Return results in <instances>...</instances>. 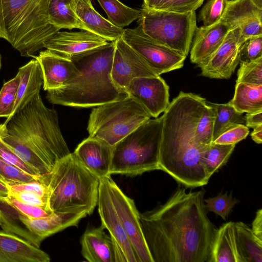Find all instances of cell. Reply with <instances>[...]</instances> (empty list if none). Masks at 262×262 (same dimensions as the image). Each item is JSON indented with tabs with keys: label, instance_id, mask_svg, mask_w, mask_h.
Here are the masks:
<instances>
[{
	"label": "cell",
	"instance_id": "cell-1",
	"mask_svg": "<svg viewBox=\"0 0 262 262\" xmlns=\"http://www.w3.org/2000/svg\"><path fill=\"white\" fill-rule=\"evenodd\" d=\"M205 193L179 187L164 203L140 213L154 262H210L217 228L207 216Z\"/></svg>",
	"mask_w": 262,
	"mask_h": 262
},
{
	"label": "cell",
	"instance_id": "cell-2",
	"mask_svg": "<svg viewBox=\"0 0 262 262\" xmlns=\"http://www.w3.org/2000/svg\"><path fill=\"white\" fill-rule=\"evenodd\" d=\"M206 103L199 95L180 92L163 115L160 170L186 187L203 186L210 179L204 164L210 147L196 138V125Z\"/></svg>",
	"mask_w": 262,
	"mask_h": 262
},
{
	"label": "cell",
	"instance_id": "cell-3",
	"mask_svg": "<svg viewBox=\"0 0 262 262\" xmlns=\"http://www.w3.org/2000/svg\"><path fill=\"white\" fill-rule=\"evenodd\" d=\"M0 135L23 162L42 177L70 153L57 112L45 106L39 93L7 122L0 124Z\"/></svg>",
	"mask_w": 262,
	"mask_h": 262
},
{
	"label": "cell",
	"instance_id": "cell-4",
	"mask_svg": "<svg viewBox=\"0 0 262 262\" xmlns=\"http://www.w3.org/2000/svg\"><path fill=\"white\" fill-rule=\"evenodd\" d=\"M115 41L73 55L77 69L75 76L61 86L47 91V98L55 104L90 107L121 100L127 93L118 88L111 76Z\"/></svg>",
	"mask_w": 262,
	"mask_h": 262
},
{
	"label": "cell",
	"instance_id": "cell-5",
	"mask_svg": "<svg viewBox=\"0 0 262 262\" xmlns=\"http://www.w3.org/2000/svg\"><path fill=\"white\" fill-rule=\"evenodd\" d=\"M49 0H0V38L32 57L59 29L48 19Z\"/></svg>",
	"mask_w": 262,
	"mask_h": 262
},
{
	"label": "cell",
	"instance_id": "cell-6",
	"mask_svg": "<svg viewBox=\"0 0 262 262\" xmlns=\"http://www.w3.org/2000/svg\"><path fill=\"white\" fill-rule=\"evenodd\" d=\"M41 181L48 189V208L51 213L85 209L90 215L97 205L99 179L73 152L58 161Z\"/></svg>",
	"mask_w": 262,
	"mask_h": 262
},
{
	"label": "cell",
	"instance_id": "cell-7",
	"mask_svg": "<svg viewBox=\"0 0 262 262\" xmlns=\"http://www.w3.org/2000/svg\"><path fill=\"white\" fill-rule=\"evenodd\" d=\"M163 116L149 119L113 147L110 173L129 176L160 170Z\"/></svg>",
	"mask_w": 262,
	"mask_h": 262
},
{
	"label": "cell",
	"instance_id": "cell-8",
	"mask_svg": "<svg viewBox=\"0 0 262 262\" xmlns=\"http://www.w3.org/2000/svg\"><path fill=\"white\" fill-rule=\"evenodd\" d=\"M151 117L137 101L128 96L94 108L87 129L90 137L113 147Z\"/></svg>",
	"mask_w": 262,
	"mask_h": 262
},
{
	"label": "cell",
	"instance_id": "cell-9",
	"mask_svg": "<svg viewBox=\"0 0 262 262\" xmlns=\"http://www.w3.org/2000/svg\"><path fill=\"white\" fill-rule=\"evenodd\" d=\"M138 23L158 43L187 56L197 27L195 11L177 13L142 7Z\"/></svg>",
	"mask_w": 262,
	"mask_h": 262
},
{
	"label": "cell",
	"instance_id": "cell-10",
	"mask_svg": "<svg viewBox=\"0 0 262 262\" xmlns=\"http://www.w3.org/2000/svg\"><path fill=\"white\" fill-rule=\"evenodd\" d=\"M103 178L115 210L138 262H154L142 229L140 213L134 200L122 192L111 176Z\"/></svg>",
	"mask_w": 262,
	"mask_h": 262
},
{
	"label": "cell",
	"instance_id": "cell-11",
	"mask_svg": "<svg viewBox=\"0 0 262 262\" xmlns=\"http://www.w3.org/2000/svg\"><path fill=\"white\" fill-rule=\"evenodd\" d=\"M134 29H125L123 40L158 75L181 68L186 56L153 40L143 31L140 24Z\"/></svg>",
	"mask_w": 262,
	"mask_h": 262
},
{
	"label": "cell",
	"instance_id": "cell-12",
	"mask_svg": "<svg viewBox=\"0 0 262 262\" xmlns=\"http://www.w3.org/2000/svg\"><path fill=\"white\" fill-rule=\"evenodd\" d=\"M97 205L101 226L108 231L113 242L115 262H138L115 210L103 178L99 179Z\"/></svg>",
	"mask_w": 262,
	"mask_h": 262
},
{
	"label": "cell",
	"instance_id": "cell-13",
	"mask_svg": "<svg viewBox=\"0 0 262 262\" xmlns=\"http://www.w3.org/2000/svg\"><path fill=\"white\" fill-rule=\"evenodd\" d=\"M247 38L238 28L230 30L214 54L200 67L201 75L214 79H229L239 63L243 45Z\"/></svg>",
	"mask_w": 262,
	"mask_h": 262
},
{
	"label": "cell",
	"instance_id": "cell-14",
	"mask_svg": "<svg viewBox=\"0 0 262 262\" xmlns=\"http://www.w3.org/2000/svg\"><path fill=\"white\" fill-rule=\"evenodd\" d=\"M159 76L122 37L115 40L111 76L118 88L125 91L134 78Z\"/></svg>",
	"mask_w": 262,
	"mask_h": 262
},
{
	"label": "cell",
	"instance_id": "cell-15",
	"mask_svg": "<svg viewBox=\"0 0 262 262\" xmlns=\"http://www.w3.org/2000/svg\"><path fill=\"white\" fill-rule=\"evenodd\" d=\"M125 91L152 117L157 118L164 113L170 103L169 86L160 76L134 78Z\"/></svg>",
	"mask_w": 262,
	"mask_h": 262
},
{
	"label": "cell",
	"instance_id": "cell-16",
	"mask_svg": "<svg viewBox=\"0 0 262 262\" xmlns=\"http://www.w3.org/2000/svg\"><path fill=\"white\" fill-rule=\"evenodd\" d=\"M221 20L231 30L238 28L246 38L262 35V10L250 0H228Z\"/></svg>",
	"mask_w": 262,
	"mask_h": 262
},
{
	"label": "cell",
	"instance_id": "cell-17",
	"mask_svg": "<svg viewBox=\"0 0 262 262\" xmlns=\"http://www.w3.org/2000/svg\"><path fill=\"white\" fill-rule=\"evenodd\" d=\"M107 42L105 39L87 30L59 31L45 42L44 48L71 58L74 55L102 46Z\"/></svg>",
	"mask_w": 262,
	"mask_h": 262
},
{
	"label": "cell",
	"instance_id": "cell-18",
	"mask_svg": "<svg viewBox=\"0 0 262 262\" xmlns=\"http://www.w3.org/2000/svg\"><path fill=\"white\" fill-rule=\"evenodd\" d=\"M229 26L220 20L211 26L196 27L190 51V61L199 68L204 65L222 43L230 30Z\"/></svg>",
	"mask_w": 262,
	"mask_h": 262
},
{
	"label": "cell",
	"instance_id": "cell-19",
	"mask_svg": "<svg viewBox=\"0 0 262 262\" xmlns=\"http://www.w3.org/2000/svg\"><path fill=\"white\" fill-rule=\"evenodd\" d=\"M112 151L113 147L105 142L89 137L73 153L82 165L100 179L111 176Z\"/></svg>",
	"mask_w": 262,
	"mask_h": 262
},
{
	"label": "cell",
	"instance_id": "cell-20",
	"mask_svg": "<svg viewBox=\"0 0 262 262\" xmlns=\"http://www.w3.org/2000/svg\"><path fill=\"white\" fill-rule=\"evenodd\" d=\"M33 58L37 59L40 64L45 91L61 86L77 72V69L71 58L62 56L47 49Z\"/></svg>",
	"mask_w": 262,
	"mask_h": 262
},
{
	"label": "cell",
	"instance_id": "cell-21",
	"mask_svg": "<svg viewBox=\"0 0 262 262\" xmlns=\"http://www.w3.org/2000/svg\"><path fill=\"white\" fill-rule=\"evenodd\" d=\"M88 215L85 209L53 212L41 218L29 217L20 213V219L28 230L43 240L68 227L77 226L79 221Z\"/></svg>",
	"mask_w": 262,
	"mask_h": 262
},
{
	"label": "cell",
	"instance_id": "cell-22",
	"mask_svg": "<svg viewBox=\"0 0 262 262\" xmlns=\"http://www.w3.org/2000/svg\"><path fill=\"white\" fill-rule=\"evenodd\" d=\"M49 255L27 240L0 230V262H49Z\"/></svg>",
	"mask_w": 262,
	"mask_h": 262
},
{
	"label": "cell",
	"instance_id": "cell-23",
	"mask_svg": "<svg viewBox=\"0 0 262 262\" xmlns=\"http://www.w3.org/2000/svg\"><path fill=\"white\" fill-rule=\"evenodd\" d=\"M74 9L88 31L110 41H114L122 37L124 29L114 26L99 14L91 0H74Z\"/></svg>",
	"mask_w": 262,
	"mask_h": 262
},
{
	"label": "cell",
	"instance_id": "cell-24",
	"mask_svg": "<svg viewBox=\"0 0 262 262\" xmlns=\"http://www.w3.org/2000/svg\"><path fill=\"white\" fill-rule=\"evenodd\" d=\"M102 226L86 229L80 243L81 254L89 262H115L114 250L110 236Z\"/></svg>",
	"mask_w": 262,
	"mask_h": 262
},
{
	"label": "cell",
	"instance_id": "cell-25",
	"mask_svg": "<svg viewBox=\"0 0 262 262\" xmlns=\"http://www.w3.org/2000/svg\"><path fill=\"white\" fill-rule=\"evenodd\" d=\"M20 81L14 106L7 122L15 113L21 110L32 98L38 93L43 85V79L40 64L34 58L19 68Z\"/></svg>",
	"mask_w": 262,
	"mask_h": 262
},
{
	"label": "cell",
	"instance_id": "cell-26",
	"mask_svg": "<svg viewBox=\"0 0 262 262\" xmlns=\"http://www.w3.org/2000/svg\"><path fill=\"white\" fill-rule=\"evenodd\" d=\"M210 262H243L237 248L235 222L226 223L217 229Z\"/></svg>",
	"mask_w": 262,
	"mask_h": 262
},
{
	"label": "cell",
	"instance_id": "cell-27",
	"mask_svg": "<svg viewBox=\"0 0 262 262\" xmlns=\"http://www.w3.org/2000/svg\"><path fill=\"white\" fill-rule=\"evenodd\" d=\"M74 3V0H49V23L59 30L76 28L88 31L75 12Z\"/></svg>",
	"mask_w": 262,
	"mask_h": 262
},
{
	"label": "cell",
	"instance_id": "cell-28",
	"mask_svg": "<svg viewBox=\"0 0 262 262\" xmlns=\"http://www.w3.org/2000/svg\"><path fill=\"white\" fill-rule=\"evenodd\" d=\"M20 214V212L0 197L1 227L3 230L16 235L39 248L43 239L27 229L21 221Z\"/></svg>",
	"mask_w": 262,
	"mask_h": 262
},
{
	"label": "cell",
	"instance_id": "cell-29",
	"mask_svg": "<svg viewBox=\"0 0 262 262\" xmlns=\"http://www.w3.org/2000/svg\"><path fill=\"white\" fill-rule=\"evenodd\" d=\"M238 250L243 262H262V239L247 224L235 222Z\"/></svg>",
	"mask_w": 262,
	"mask_h": 262
},
{
	"label": "cell",
	"instance_id": "cell-30",
	"mask_svg": "<svg viewBox=\"0 0 262 262\" xmlns=\"http://www.w3.org/2000/svg\"><path fill=\"white\" fill-rule=\"evenodd\" d=\"M228 103L240 113L262 111V85L236 83L234 96Z\"/></svg>",
	"mask_w": 262,
	"mask_h": 262
},
{
	"label": "cell",
	"instance_id": "cell-31",
	"mask_svg": "<svg viewBox=\"0 0 262 262\" xmlns=\"http://www.w3.org/2000/svg\"><path fill=\"white\" fill-rule=\"evenodd\" d=\"M207 102L212 108L215 114L212 133L213 141L231 126L245 123L243 114L236 112L228 103L218 104L207 101Z\"/></svg>",
	"mask_w": 262,
	"mask_h": 262
},
{
	"label": "cell",
	"instance_id": "cell-32",
	"mask_svg": "<svg viewBox=\"0 0 262 262\" xmlns=\"http://www.w3.org/2000/svg\"><path fill=\"white\" fill-rule=\"evenodd\" d=\"M107 15V20L114 26L123 28L141 15L140 10L130 8L119 0H97Z\"/></svg>",
	"mask_w": 262,
	"mask_h": 262
},
{
	"label": "cell",
	"instance_id": "cell-33",
	"mask_svg": "<svg viewBox=\"0 0 262 262\" xmlns=\"http://www.w3.org/2000/svg\"><path fill=\"white\" fill-rule=\"evenodd\" d=\"M235 146V144L211 143L204 159L205 169L209 178L226 164Z\"/></svg>",
	"mask_w": 262,
	"mask_h": 262
},
{
	"label": "cell",
	"instance_id": "cell-34",
	"mask_svg": "<svg viewBox=\"0 0 262 262\" xmlns=\"http://www.w3.org/2000/svg\"><path fill=\"white\" fill-rule=\"evenodd\" d=\"M204 0H143L142 7L177 13L195 11Z\"/></svg>",
	"mask_w": 262,
	"mask_h": 262
},
{
	"label": "cell",
	"instance_id": "cell-35",
	"mask_svg": "<svg viewBox=\"0 0 262 262\" xmlns=\"http://www.w3.org/2000/svg\"><path fill=\"white\" fill-rule=\"evenodd\" d=\"M20 74L4 83L0 91V118H9L12 114L20 81Z\"/></svg>",
	"mask_w": 262,
	"mask_h": 262
},
{
	"label": "cell",
	"instance_id": "cell-36",
	"mask_svg": "<svg viewBox=\"0 0 262 262\" xmlns=\"http://www.w3.org/2000/svg\"><path fill=\"white\" fill-rule=\"evenodd\" d=\"M236 83L262 85V56L252 60H241Z\"/></svg>",
	"mask_w": 262,
	"mask_h": 262
},
{
	"label": "cell",
	"instance_id": "cell-37",
	"mask_svg": "<svg viewBox=\"0 0 262 262\" xmlns=\"http://www.w3.org/2000/svg\"><path fill=\"white\" fill-rule=\"evenodd\" d=\"M214 120L213 110L207 102L196 125V138L200 144L207 147H210L213 142Z\"/></svg>",
	"mask_w": 262,
	"mask_h": 262
},
{
	"label": "cell",
	"instance_id": "cell-38",
	"mask_svg": "<svg viewBox=\"0 0 262 262\" xmlns=\"http://www.w3.org/2000/svg\"><path fill=\"white\" fill-rule=\"evenodd\" d=\"M204 202L207 213L212 212L226 220L233 208L239 201L233 198L232 194L228 195L227 192L224 194L221 192L215 196L204 199Z\"/></svg>",
	"mask_w": 262,
	"mask_h": 262
},
{
	"label": "cell",
	"instance_id": "cell-39",
	"mask_svg": "<svg viewBox=\"0 0 262 262\" xmlns=\"http://www.w3.org/2000/svg\"><path fill=\"white\" fill-rule=\"evenodd\" d=\"M42 178L28 174L0 158V181L8 185L40 181Z\"/></svg>",
	"mask_w": 262,
	"mask_h": 262
},
{
	"label": "cell",
	"instance_id": "cell-40",
	"mask_svg": "<svg viewBox=\"0 0 262 262\" xmlns=\"http://www.w3.org/2000/svg\"><path fill=\"white\" fill-rule=\"evenodd\" d=\"M228 0H209L200 12L198 19L208 27L221 20Z\"/></svg>",
	"mask_w": 262,
	"mask_h": 262
},
{
	"label": "cell",
	"instance_id": "cell-41",
	"mask_svg": "<svg viewBox=\"0 0 262 262\" xmlns=\"http://www.w3.org/2000/svg\"><path fill=\"white\" fill-rule=\"evenodd\" d=\"M0 158L24 172L36 177H42L39 172L23 162L4 142L0 135Z\"/></svg>",
	"mask_w": 262,
	"mask_h": 262
},
{
	"label": "cell",
	"instance_id": "cell-42",
	"mask_svg": "<svg viewBox=\"0 0 262 262\" xmlns=\"http://www.w3.org/2000/svg\"><path fill=\"white\" fill-rule=\"evenodd\" d=\"M3 198L21 213L29 217L41 218L51 214L43 207L23 202L10 194Z\"/></svg>",
	"mask_w": 262,
	"mask_h": 262
},
{
	"label": "cell",
	"instance_id": "cell-43",
	"mask_svg": "<svg viewBox=\"0 0 262 262\" xmlns=\"http://www.w3.org/2000/svg\"><path fill=\"white\" fill-rule=\"evenodd\" d=\"M249 133V129L246 125L236 124L225 130L212 142L220 144H236L245 139Z\"/></svg>",
	"mask_w": 262,
	"mask_h": 262
},
{
	"label": "cell",
	"instance_id": "cell-44",
	"mask_svg": "<svg viewBox=\"0 0 262 262\" xmlns=\"http://www.w3.org/2000/svg\"><path fill=\"white\" fill-rule=\"evenodd\" d=\"M8 186L10 189V192H28L34 193L42 198L47 202L48 204V189L47 185L41 180H34L27 183Z\"/></svg>",
	"mask_w": 262,
	"mask_h": 262
},
{
	"label": "cell",
	"instance_id": "cell-45",
	"mask_svg": "<svg viewBox=\"0 0 262 262\" xmlns=\"http://www.w3.org/2000/svg\"><path fill=\"white\" fill-rule=\"evenodd\" d=\"M262 56V35L248 38L241 51V60H252Z\"/></svg>",
	"mask_w": 262,
	"mask_h": 262
},
{
	"label": "cell",
	"instance_id": "cell-46",
	"mask_svg": "<svg viewBox=\"0 0 262 262\" xmlns=\"http://www.w3.org/2000/svg\"><path fill=\"white\" fill-rule=\"evenodd\" d=\"M10 194L14 196L18 200L31 205L40 206L44 208L49 213L47 202L39 195L28 192H10Z\"/></svg>",
	"mask_w": 262,
	"mask_h": 262
},
{
	"label": "cell",
	"instance_id": "cell-47",
	"mask_svg": "<svg viewBox=\"0 0 262 262\" xmlns=\"http://www.w3.org/2000/svg\"><path fill=\"white\" fill-rule=\"evenodd\" d=\"M245 120L247 127L254 128L262 124V111L246 113Z\"/></svg>",
	"mask_w": 262,
	"mask_h": 262
},
{
	"label": "cell",
	"instance_id": "cell-48",
	"mask_svg": "<svg viewBox=\"0 0 262 262\" xmlns=\"http://www.w3.org/2000/svg\"><path fill=\"white\" fill-rule=\"evenodd\" d=\"M251 229L254 234L262 239V209H259L256 213L252 223Z\"/></svg>",
	"mask_w": 262,
	"mask_h": 262
},
{
	"label": "cell",
	"instance_id": "cell-49",
	"mask_svg": "<svg viewBox=\"0 0 262 262\" xmlns=\"http://www.w3.org/2000/svg\"><path fill=\"white\" fill-rule=\"evenodd\" d=\"M252 139L257 144L262 142V124L253 128V130L251 134Z\"/></svg>",
	"mask_w": 262,
	"mask_h": 262
},
{
	"label": "cell",
	"instance_id": "cell-50",
	"mask_svg": "<svg viewBox=\"0 0 262 262\" xmlns=\"http://www.w3.org/2000/svg\"><path fill=\"white\" fill-rule=\"evenodd\" d=\"M9 193L10 189L8 185L0 181V197H6Z\"/></svg>",
	"mask_w": 262,
	"mask_h": 262
},
{
	"label": "cell",
	"instance_id": "cell-51",
	"mask_svg": "<svg viewBox=\"0 0 262 262\" xmlns=\"http://www.w3.org/2000/svg\"><path fill=\"white\" fill-rule=\"evenodd\" d=\"M258 8L262 10V0H250Z\"/></svg>",
	"mask_w": 262,
	"mask_h": 262
},
{
	"label": "cell",
	"instance_id": "cell-52",
	"mask_svg": "<svg viewBox=\"0 0 262 262\" xmlns=\"http://www.w3.org/2000/svg\"><path fill=\"white\" fill-rule=\"evenodd\" d=\"M1 67H2L1 56V54H0V70H1Z\"/></svg>",
	"mask_w": 262,
	"mask_h": 262
},
{
	"label": "cell",
	"instance_id": "cell-53",
	"mask_svg": "<svg viewBox=\"0 0 262 262\" xmlns=\"http://www.w3.org/2000/svg\"><path fill=\"white\" fill-rule=\"evenodd\" d=\"M1 221H0V227H1Z\"/></svg>",
	"mask_w": 262,
	"mask_h": 262
}]
</instances>
